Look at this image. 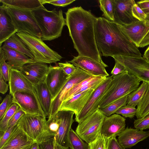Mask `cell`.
<instances>
[{"label": "cell", "mask_w": 149, "mask_h": 149, "mask_svg": "<svg viewBox=\"0 0 149 149\" xmlns=\"http://www.w3.org/2000/svg\"><path fill=\"white\" fill-rule=\"evenodd\" d=\"M65 13L66 25L78 56H86L105 63L95 38L97 17L81 6L69 8Z\"/></svg>", "instance_id": "obj_1"}, {"label": "cell", "mask_w": 149, "mask_h": 149, "mask_svg": "<svg viewBox=\"0 0 149 149\" xmlns=\"http://www.w3.org/2000/svg\"><path fill=\"white\" fill-rule=\"evenodd\" d=\"M95 35L97 47L103 56H141L139 47L114 22L104 17H97Z\"/></svg>", "instance_id": "obj_2"}, {"label": "cell", "mask_w": 149, "mask_h": 149, "mask_svg": "<svg viewBox=\"0 0 149 149\" xmlns=\"http://www.w3.org/2000/svg\"><path fill=\"white\" fill-rule=\"evenodd\" d=\"M41 32L42 41H51L61 35L65 19L61 10H48L43 6L32 11Z\"/></svg>", "instance_id": "obj_3"}, {"label": "cell", "mask_w": 149, "mask_h": 149, "mask_svg": "<svg viewBox=\"0 0 149 149\" xmlns=\"http://www.w3.org/2000/svg\"><path fill=\"white\" fill-rule=\"evenodd\" d=\"M112 76L111 84L99 103L98 108L100 109L128 95L139 86L141 81L128 72Z\"/></svg>", "instance_id": "obj_4"}, {"label": "cell", "mask_w": 149, "mask_h": 149, "mask_svg": "<svg viewBox=\"0 0 149 149\" xmlns=\"http://www.w3.org/2000/svg\"><path fill=\"white\" fill-rule=\"evenodd\" d=\"M16 34L32 53L34 62L55 63L63 58L46 44L41 38L27 33L18 32Z\"/></svg>", "instance_id": "obj_5"}, {"label": "cell", "mask_w": 149, "mask_h": 149, "mask_svg": "<svg viewBox=\"0 0 149 149\" xmlns=\"http://www.w3.org/2000/svg\"><path fill=\"white\" fill-rule=\"evenodd\" d=\"M46 118L40 115L24 113L17 124L34 141L40 144L55 136L48 128Z\"/></svg>", "instance_id": "obj_6"}, {"label": "cell", "mask_w": 149, "mask_h": 149, "mask_svg": "<svg viewBox=\"0 0 149 149\" xmlns=\"http://www.w3.org/2000/svg\"><path fill=\"white\" fill-rule=\"evenodd\" d=\"M3 5L18 32L41 38V31L32 10Z\"/></svg>", "instance_id": "obj_7"}, {"label": "cell", "mask_w": 149, "mask_h": 149, "mask_svg": "<svg viewBox=\"0 0 149 149\" xmlns=\"http://www.w3.org/2000/svg\"><path fill=\"white\" fill-rule=\"evenodd\" d=\"M105 117L101 109H98L79 123L76 132L81 139L89 143L101 134Z\"/></svg>", "instance_id": "obj_8"}, {"label": "cell", "mask_w": 149, "mask_h": 149, "mask_svg": "<svg viewBox=\"0 0 149 149\" xmlns=\"http://www.w3.org/2000/svg\"><path fill=\"white\" fill-rule=\"evenodd\" d=\"M112 57L124 66L128 72L141 81L149 83V63L143 57L117 55Z\"/></svg>", "instance_id": "obj_9"}, {"label": "cell", "mask_w": 149, "mask_h": 149, "mask_svg": "<svg viewBox=\"0 0 149 149\" xmlns=\"http://www.w3.org/2000/svg\"><path fill=\"white\" fill-rule=\"evenodd\" d=\"M92 76L80 68H77L76 71L69 76L66 83L52 102L48 120L52 118L59 111L66 95L73 87Z\"/></svg>", "instance_id": "obj_10"}, {"label": "cell", "mask_w": 149, "mask_h": 149, "mask_svg": "<svg viewBox=\"0 0 149 149\" xmlns=\"http://www.w3.org/2000/svg\"><path fill=\"white\" fill-rule=\"evenodd\" d=\"M112 79V76H109L95 89L84 108L75 116V121L80 123L99 109V103L109 86Z\"/></svg>", "instance_id": "obj_11"}, {"label": "cell", "mask_w": 149, "mask_h": 149, "mask_svg": "<svg viewBox=\"0 0 149 149\" xmlns=\"http://www.w3.org/2000/svg\"><path fill=\"white\" fill-rule=\"evenodd\" d=\"M12 97L13 103L17 104L25 114L45 116L38 98L32 94L17 92L12 95Z\"/></svg>", "instance_id": "obj_12"}, {"label": "cell", "mask_w": 149, "mask_h": 149, "mask_svg": "<svg viewBox=\"0 0 149 149\" xmlns=\"http://www.w3.org/2000/svg\"><path fill=\"white\" fill-rule=\"evenodd\" d=\"M69 76L59 66H53L51 64L49 66L48 71L44 81L51 93L52 102L66 83Z\"/></svg>", "instance_id": "obj_13"}, {"label": "cell", "mask_w": 149, "mask_h": 149, "mask_svg": "<svg viewBox=\"0 0 149 149\" xmlns=\"http://www.w3.org/2000/svg\"><path fill=\"white\" fill-rule=\"evenodd\" d=\"M68 62L93 76L106 77L109 76L105 69L107 65L90 58L78 55Z\"/></svg>", "instance_id": "obj_14"}, {"label": "cell", "mask_w": 149, "mask_h": 149, "mask_svg": "<svg viewBox=\"0 0 149 149\" xmlns=\"http://www.w3.org/2000/svg\"><path fill=\"white\" fill-rule=\"evenodd\" d=\"M8 84L10 94L12 96L17 92H25L38 98L34 85L19 70L10 69Z\"/></svg>", "instance_id": "obj_15"}, {"label": "cell", "mask_w": 149, "mask_h": 149, "mask_svg": "<svg viewBox=\"0 0 149 149\" xmlns=\"http://www.w3.org/2000/svg\"><path fill=\"white\" fill-rule=\"evenodd\" d=\"M74 113L67 110L59 111L56 114L59 123V127L54 136L56 142L62 146L68 147V136L71 126L74 120Z\"/></svg>", "instance_id": "obj_16"}, {"label": "cell", "mask_w": 149, "mask_h": 149, "mask_svg": "<svg viewBox=\"0 0 149 149\" xmlns=\"http://www.w3.org/2000/svg\"><path fill=\"white\" fill-rule=\"evenodd\" d=\"M114 21L121 25L134 23L138 20L133 16L132 8L136 3L134 0H113Z\"/></svg>", "instance_id": "obj_17"}, {"label": "cell", "mask_w": 149, "mask_h": 149, "mask_svg": "<svg viewBox=\"0 0 149 149\" xmlns=\"http://www.w3.org/2000/svg\"><path fill=\"white\" fill-rule=\"evenodd\" d=\"M126 119L121 115L116 113L104 117L101 134L107 139L118 136L125 128Z\"/></svg>", "instance_id": "obj_18"}, {"label": "cell", "mask_w": 149, "mask_h": 149, "mask_svg": "<svg viewBox=\"0 0 149 149\" xmlns=\"http://www.w3.org/2000/svg\"><path fill=\"white\" fill-rule=\"evenodd\" d=\"M36 143L17 124L7 141L0 149H19Z\"/></svg>", "instance_id": "obj_19"}, {"label": "cell", "mask_w": 149, "mask_h": 149, "mask_svg": "<svg viewBox=\"0 0 149 149\" xmlns=\"http://www.w3.org/2000/svg\"><path fill=\"white\" fill-rule=\"evenodd\" d=\"M119 25L123 32L138 47L149 30V26L145 21L138 20L129 25Z\"/></svg>", "instance_id": "obj_20"}, {"label": "cell", "mask_w": 149, "mask_h": 149, "mask_svg": "<svg viewBox=\"0 0 149 149\" xmlns=\"http://www.w3.org/2000/svg\"><path fill=\"white\" fill-rule=\"evenodd\" d=\"M48 67L47 64L33 62L24 65L20 71L35 85L44 81Z\"/></svg>", "instance_id": "obj_21"}, {"label": "cell", "mask_w": 149, "mask_h": 149, "mask_svg": "<svg viewBox=\"0 0 149 149\" xmlns=\"http://www.w3.org/2000/svg\"><path fill=\"white\" fill-rule=\"evenodd\" d=\"M118 140L125 148H130L149 136V131H144L127 127L118 135Z\"/></svg>", "instance_id": "obj_22"}, {"label": "cell", "mask_w": 149, "mask_h": 149, "mask_svg": "<svg viewBox=\"0 0 149 149\" xmlns=\"http://www.w3.org/2000/svg\"><path fill=\"white\" fill-rule=\"evenodd\" d=\"M95 89H91L78 94L62 103L59 110L73 111L75 116L81 112L91 96Z\"/></svg>", "instance_id": "obj_23"}, {"label": "cell", "mask_w": 149, "mask_h": 149, "mask_svg": "<svg viewBox=\"0 0 149 149\" xmlns=\"http://www.w3.org/2000/svg\"><path fill=\"white\" fill-rule=\"evenodd\" d=\"M4 52L7 63L11 68L20 70L24 65L34 62L32 59L24 54L7 47H0Z\"/></svg>", "instance_id": "obj_24"}, {"label": "cell", "mask_w": 149, "mask_h": 149, "mask_svg": "<svg viewBox=\"0 0 149 149\" xmlns=\"http://www.w3.org/2000/svg\"><path fill=\"white\" fill-rule=\"evenodd\" d=\"M18 32L2 5L0 6V47L13 34Z\"/></svg>", "instance_id": "obj_25"}, {"label": "cell", "mask_w": 149, "mask_h": 149, "mask_svg": "<svg viewBox=\"0 0 149 149\" xmlns=\"http://www.w3.org/2000/svg\"><path fill=\"white\" fill-rule=\"evenodd\" d=\"M107 77L92 76L75 85L67 94L63 102L75 95L91 89H95Z\"/></svg>", "instance_id": "obj_26"}, {"label": "cell", "mask_w": 149, "mask_h": 149, "mask_svg": "<svg viewBox=\"0 0 149 149\" xmlns=\"http://www.w3.org/2000/svg\"><path fill=\"white\" fill-rule=\"evenodd\" d=\"M34 86L42 109L45 116L48 117L52 102L51 93L44 81L34 85Z\"/></svg>", "instance_id": "obj_27"}, {"label": "cell", "mask_w": 149, "mask_h": 149, "mask_svg": "<svg viewBox=\"0 0 149 149\" xmlns=\"http://www.w3.org/2000/svg\"><path fill=\"white\" fill-rule=\"evenodd\" d=\"M0 2L5 6L32 11L43 6L40 0H0Z\"/></svg>", "instance_id": "obj_28"}, {"label": "cell", "mask_w": 149, "mask_h": 149, "mask_svg": "<svg viewBox=\"0 0 149 149\" xmlns=\"http://www.w3.org/2000/svg\"><path fill=\"white\" fill-rule=\"evenodd\" d=\"M2 47H7L25 54L33 59L34 57L30 50L23 43L16 33L5 41Z\"/></svg>", "instance_id": "obj_29"}, {"label": "cell", "mask_w": 149, "mask_h": 149, "mask_svg": "<svg viewBox=\"0 0 149 149\" xmlns=\"http://www.w3.org/2000/svg\"><path fill=\"white\" fill-rule=\"evenodd\" d=\"M148 83L143 81L138 88L127 95V105L136 106L141 101L147 90Z\"/></svg>", "instance_id": "obj_30"}, {"label": "cell", "mask_w": 149, "mask_h": 149, "mask_svg": "<svg viewBox=\"0 0 149 149\" xmlns=\"http://www.w3.org/2000/svg\"><path fill=\"white\" fill-rule=\"evenodd\" d=\"M76 132L71 129L68 136V147L70 149H89L88 144L84 141Z\"/></svg>", "instance_id": "obj_31"}, {"label": "cell", "mask_w": 149, "mask_h": 149, "mask_svg": "<svg viewBox=\"0 0 149 149\" xmlns=\"http://www.w3.org/2000/svg\"><path fill=\"white\" fill-rule=\"evenodd\" d=\"M100 10L102 16L108 20L114 22V5L113 0H99Z\"/></svg>", "instance_id": "obj_32"}, {"label": "cell", "mask_w": 149, "mask_h": 149, "mask_svg": "<svg viewBox=\"0 0 149 149\" xmlns=\"http://www.w3.org/2000/svg\"><path fill=\"white\" fill-rule=\"evenodd\" d=\"M127 95H125L100 109L105 116H109L116 113L121 107L126 105L127 103Z\"/></svg>", "instance_id": "obj_33"}, {"label": "cell", "mask_w": 149, "mask_h": 149, "mask_svg": "<svg viewBox=\"0 0 149 149\" xmlns=\"http://www.w3.org/2000/svg\"><path fill=\"white\" fill-rule=\"evenodd\" d=\"M144 96L137 105L135 116L137 118H143L149 114V83Z\"/></svg>", "instance_id": "obj_34"}, {"label": "cell", "mask_w": 149, "mask_h": 149, "mask_svg": "<svg viewBox=\"0 0 149 149\" xmlns=\"http://www.w3.org/2000/svg\"><path fill=\"white\" fill-rule=\"evenodd\" d=\"M19 107V106L16 104L13 103L0 120V134H3L6 130L9 121Z\"/></svg>", "instance_id": "obj_35"}, {"label": "cell", "mask_w": 149, "mask_h": 149, "mask_svg": "<svg viewBox=\"0 0 149 149\" xmlns=\"http://www.w3.org/2000/svg\"><path fill=\"white\" fill-rule=\"evenodd\" d=\"M6 57L4 52L0 48V74L6 82L9 81L10 70L11 68L6 62Z\"/></svg>", "instance_id": "obj_36"}, {"label": "cell", "mask_w": 149, "mask_h": 149, "mask_svg": "<svg viewBox=\"0 0 149 149\" xmlns=\"http://www.w3.org/2000/svg\"><path fill=\"white\" fill-rule=\"evenodd\" d=\"M132 105H125L121 107L116 112L117 114L121 115L125 118H133L135 116L137 109Z\"/></svg>", "instance_id": "obj_37"}, {"label": "cell", "mask_w": 149, "mask_h": 149, "mask_svg": "<svg viewBox=\"0 0 149 149\" xmlns=\"http://www.w3.org/2000/svg\"><path fill=\"white\" fill-rule=\"evenodd\" d=\"M108 140L100 134L94 140L88 144L89 149H107Z\"/></svg>", "instance_id": "obj_38"}, {"label": "cell", "mask_w": 149, "mask_h": 149, "mask_svg": "<svg viewBox=\"0 0 149 149\" xmlns=\"http://www.w3.org/2000/svg\"><path fill=\"white\" fill-rule=\"evenodd\" d=\"M41 149H69V147L60 145L52 137L40 144Z\"/></svg>", "instance_id": "obj_39"}, {"label": "cell", "mask_w": 149, "mask_h": 149, "mask_svg": "<svg viewBox=\"0 0 149 149\" xmlns=\"http://www.w3.org/2000/svg\"><path fill=\"white\" fill-rule=\"evenodd\" d=\"M13 103L12 96L7 95L4 98L0 105V120L3 117L7 111Z\"/></svg>", "instance_id": "obj_40"}, {"label": "cell", "mask_w": 149, "mask_h": 149, "mask_svg": "<svg viewBox=\"0 0 149 149\" xmlns=\"http://www.w3.org/2000/svg\"><path fill=\"white\" fill-rule=\"evenodd\" d=\"M134 124V127L139 130L149 129V114L143 118L135 120Z\"/></svg>", "instance_id": "obj_41"}, {"label": "cell", "mask_w": 149, "mask_h": 149, "mask_svg": "<svg viewBox=\"0 0 149 149\" xmlns=\"http://www.w3.org/2000/svg\"><path fill=\"white\" fill-rule=\"evenodd\" d=\"M132 12L133 16L138 20L141 21L146 20L147 15L136 3L132 6Z\"/></svg>", "instance_id": "obj_42"}, {"label": "cell", "mask_w": 149, "mask_h": 149, "mask_svg": "<svg viewBox=\"0 0 149 149\" xmlns=\"http://www.w3.org/2000/svg\"><path fill=\"white\" fill-rule=\"evenodd\" d=\"M58 65L65 73L69 76H70L74 73L77 68V67H76L68 61H66L65 63H58Z\"/></svg>", "instance_id": "obj_43"}, {"label": "cell", "mask_w": 149, "mask_h": 149, "mask_svg": "<svg viewBox=\"0 0 149 149\" xmlns=\"http://www.w3.org/2000/svg\"><path fill=\"white\" fill-rule=\"evenodd\" d=\"M42 4L49 3L56 6L63 7L66 6L72 3L75 0H40Z\"/></svg>", "instance_id": "obj_44"}, {"label": "cell", "mask_w": 149, "mask_h": 149, "mask_svg": "<svg viewBox=\"0 0 149 149\" xmlns=\"http://www.w3.org/2000/svg\"><path fill=\"white\" fill-rule=\"evenodd\" d=\"M24 113L19 107L18 110L9 121L8 127H14L15 126L17 125L19 120Z\"/></svg>", "instance_id": "obj_45"}, {"label": "cell", "mask_w": 149, "mask_h": 149, "mask_svg": "<svg viewBox=\"0 0 149 149\" xmlns=\"http://www.w3.org/2000/svg\"><path fill=\"white\" fill-rule=\"evenodd\" d=\"M107 149H125L119 143L115 136H113L108 140Z\"/></svg>", "instance_id": "obj_46"}, {"label": "cell", "mask_w": 149, "mask_h": 149, "mask_svg": "<svg viewBox=\"0 0 149 149\" xmlns=\"http://www.w3.org/2000/svg\"><path fill=\"white\" fill-rule=\"evenodd\" d=\"M114 68L111 72L112 75H116L125 72H127L125 67L123 65L116 60Z\"/></svg>", "instance_id": "obj_47"}, {"label": "cell", "mask_w": 149, "mask_h": 149, "mask_svg": "<svg viewBox=\"0 0 149 149\" xmlns=\"http://www.w3.org/2000/svg\"><path fill=\"white\" fill-rule=\"evenodd\" d=\"M14 127H8L4 132L0 135V148H2L8 139Z\"/></svg>", "instance_id": "obj_48"}, {"label": "cell", "mask_w": 149, "mask_h": 149, "mask_svg": "<svg viewBox=\"0 0 149 149\" xmlns=\"http://www.w3.org/2000/svg\"><path fill=\"white\" fill-rule=\"evenodd\" d=\"M137 4L146 15L147 17H149V0H141Z\"/></svg>", "instance_id": "obj_49"}, {"label": "cell", "mask_w": 149, "mask_h": 149, "mask_svg": "<svg viewBox=\"0 0 149 149\" xmlns=\"http://www.w3.org/2000/svg\"><path fill=\"white\" fill-rule=\"evenodd\" d=\"M8 84H7L1 75L0 74V92L3 94H5L8 91Z\"/></svg>", "instance_id": "obj_50"}, {"label": "cell", "mask_w": 149, "mask_h": 149, "mask_svg": "<svg viewBox=\"0 0 149 149\" xmlns=\"http://www.w3.org/2000/svg\"><path fill=\"white\" fill-rule=\"evenodd\" d=\"M149 45V30L140 43L138 47H143Z\"/></svg>", "instance_id": "obj_51"}, {"label": "cell", "mask_w": 149, "mask_h": 149, "mask_svg": "<svg viewBox=\"0 0 149 149\" xmlns=\"http://www.w3.org/2000/svg\"><path fill=\"white\" fill-rule=\"evenodd\" d=\"M143 57L149 63V46L145 52Z\"/></svg>", "instance_id": "obj_52"}, {"label": "cell", "mask_w": 149, "mask_h": 149, "mask_svg": "<svg viewBox=\"0 0 149 149\" xmlns=\"http://www.w3.org/2000/svg\"><path fill=\"white\" fill-rule=\"evenodd\" d=\"M30 149H41L40 144L37 143L33 144Z\"/></svg>", "instance_id": "obj_53"}, {"label": "cell", "mask_w": 149, "mask_h": 149, "mask_svg": "<svg viewBox=\"0 0 149 149\" xmlns=\"http://www.w3.org/2000/svg\"><path fill=\"white\" fill-rule=\"evenodd\" d=\"M33 144L31 145H30L29 146H26L24 147H23L20 149H30L31 146H32V145Z\"/></svg>", "instance_id": "obj_54"}, {"label": "cell", "mask_w": 149, "mask_h": 149, "mask_svg": "<svg viewBox=\"0 0 149 149\" xmlns=\"http://www.w3.org/2000/svg\"><path fill=\"white\" fill-rule=\"evenodd\" d=\"M145 22L146 24L149 26V20H146Z\"/></svg>", "instance_id": "obj_55"}, {"label": "cell", "mask_w": 149, "mask_h": 149, "mask_svg": "<svg viewBox=\"0 0 149 149\" xmlns=\"http://www.w3.org/2000/svg\"><path fill=\"white\" fill-rule=\"evenodd\" d=\"M149 20V17H147L146 18V20Z\"/></svg>", "instance_id": "obj_56"}, {"label": "cell", "mask_w": 149, "mask_h": 149, "mask_svg": "<svg viewBox=\"0 0 149 149\" xmlns=\"http://www.w3.org/2000/svg\"></svg>", "instance_id": "obj_57"}]
</instances>
